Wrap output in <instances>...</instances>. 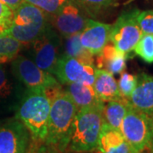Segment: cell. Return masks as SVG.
<instances>
[{"mask_svg":"<svg viewBox=\"0 0 153 153\" xmlns=\"http://www.w3.org/2000/svg\"><path fill=\"white\" fill-rule=\"evenodd\" d=\"M45 94L50 100V110L44 141L65 153L69 146L71 128L78 109L60 85L48 88Z\"/></svg>","mask_w":153,"mask_h":153,"instance_id":"6da1fadb","label":"cell"},{"mask_svg":"<svg viewBox=\"0 0 153 153\" xmlns=\"http://www.w3.org/2000/svg\"><path fill=\"white\" fill-rule=\"evenodd\" d=\"M104 103L79 109L71 128L68 147L76 153L90 152L98 147L99 138L103 126Z\"/></svg>","mask_w":153,"mask_h":153,"instance_id":"7a4b0ae2","label":"cell"},{"mask_svg":"<svg viewBox=\"0 0 153 153\" xmlns=\"http://www.w3.org/2000/svg\"><path fill=\"white\" fill-rule=\"evenodd\" d=\"M50 100L45 92L26 90L16 107V117L30 133L32 140L44 141L47 136Z\"/></svg>","mask_w":153,"mask_h":153,"instance_id":"3957f363","label":"cell"},{"mask_svg":"<svg viewBox=\"0 0 153 153\" xmlns=\"http://www.w3.org/2000/svg\"><path fill=\"white\" fill-rule=\"evenodd\" d=\"M49 16L36 6L24 1L13 11L10 24L2 33L16 39L22 44H31L50 26Z\"/></svg>","mask_w":153,"mask_h":153,"instance_id":"277c9868","label":"cell"},{"mask_svg":"<svg viewBox=\"0 0 153 153\" xmlns=\"http://www.w3.org/2000/svg\"><path fill=\"white\" fill-rule=\"evenodd\" d=\"M11 71L14 77L29 91L45 92L48 88L60 85L54 75L42 70L24 55H17L13 60Z\"/></svg>","mask_w":153,"mask_h":153,"instance_id":"5b68a950","label":"cell"},{"mask_svg":"<svg viewBox=\"0 0 153 153\" xmlns=\"http://www.w3.org/2000/svg\"><path fill=\"white\" fill-rule=\"evenodd\" d=\"M139 11L135 9L123 12L111 27L110 42L127 55L134 51L143 35L137 22Z\"/></svg>","mask_w":153,"mask_h":153,"instance_id":"8992f818","label":"cell"},{"mask_svg":"<svg viewBox=\"0 0 153 153\" xmlns=\"http://www.w3.org/2000/svg\"><path fill=\"white\" fill-rule=\"evenodd\" d=\"M29 45H31V60L42 70L54 75L60 56L59 51L61 40L52 25L50 24L47 30Z\"/></svg>","mask_w":153,"mask_h":153,"instance_id":"52a82bcc","label":"cell"},{"mask_svg":"<svg viewBox=\"0 0 153 153\" xmlns=\"http://www.w3.org/2000/svg\"><path fill=\"white\" fill-rule=\"evenodd\" d=\"M119 130L135 152L141 153L148 149L150 124L147 113L130 106L122 121Z\"/></svg>","mask_w":153,"mask_h":153,"instance_id":"ba28073f","label":"cell"},{"mask_svg":"<svg viewBox=\"0 0 153 153\" xmlns=\"http://www.w3.org/2000/svg\"><path fill=\"white\" fill-rule=\"evenodd\" d=\"M96 69L94 64L61 55L55 66L54 76L61 84L80 82L93 86Z\"/></svg>","mask_w":153,"mask_h":153,"instance_id":"9c48e42d","label":"cell"},{"mask_svg":"<svg viewBox=\"0 0 153 153\" xmlns=\"http://www.w3.org/2000/svg\"><path fill=\"white\" fill-rule=\"evenodd\" d=\"M31 140L27 128L16 118L0 125V153H27Z\"/></svg>","mask_w":153,"mask_h":153,"instance_id":"30bf717a","label":"cell"},{"mask_svg":"<svg viewBox=\"0 0 153 153\" xmlns=\"http://www.w3.org/2000/svg\"><path fill=\"white\" fill-rule=\"evenodd\" d=\"M49 20L52 27L64 38L81 33L88 18L76 4L70 1Z\"/></svg>","mask_w":153,"mask_h":153,"instance_id":"8fae6325","label":"cell"},{"mask_svg":"<svg viewBox=\"0 0 153 153\" xmlns=\"http://www.w3.org/2000/svg\"><path fill=\"white\" fill-rule=\"evenodd\" d=\"M111 25L88 18L85 27L79 33L82 47L93 55H98L110 42Z\"/></svg>","mask_w":153,"mask_h":153,"instance_id":"7c38bea8","label":"cell"},{"mask_svg":"<svg viewBox=\"0 0 153 153\" xmlns=\"http://www.w3.org/2000/svg\"><path fill=\"white\" fill-rule=\"evenodd\" d=\"M128 104L134 109L146 113L153 111V76L141 73L138 76V82L129 98Z\"/></svg>","mask_w":153,"mask_h":153,"instance_id":"4fadbf2b","label":"cell"},{"mask_svg":"<svg viewBox=\"0 0 153 153\" xmlns=\"http://www.w3.org/2000/svg\"><path fill=\"white\" fill-rule=\"evenodd\" d=\"M100 153H137L128 145L119 129H115L103 123L98 143Z\"/></svg>","mask_w":153,"mask_h":153,"instance_id":"5bb4252c","label":"cell"},{"mask_svg":"<svg viewBox=\"0 0 153 153\" xmlns=\"http://www.w3.org/2000/svg\"><path fill=\"white\" fill-rule=\"evenodd\" d=\"M23 93L22 88L8 74L5 68L0 66V111L16 109Z\"/></svg>","mask_w":153,"mask_h":153,"instance_id":"9a60e30c","label":"cell"},{"mask_svg":"<svg viewBox=\"0 0 153 153\" xmlns=\"http://www.w3.org/2000/svg\"><path fill=\"white\" fill-rule=\"evenodd\" d=\"M97 69L105 70L111 74H118L125 70L128 55L116 49L113 44H106L96 55Z\"/></svg>","mask_w":153,"mask_h":153,"instance_id":"2e32d148","label":"cell"},{"mask_svg":"<svg viewBox=\"0 0 153 153\" xmlns=\"http://www.w3.org/2000/svg\"><path fill=\"white\" fill-rule=\"evenodd\" d=\"M93 88L96 96L102 102L123 98L120 94L113 74L105 70L96 69Z\"/></svg>","mask_w":153,"mask_h":153,"instance_id":"e0dca14e","label":"cell"},{"mask_svg":"<svg viewBox=\"0 0 153 153\" xmlns=\"http://www.w3.org/2000/svg\"><path fill=\"white\" fill-rule=\"evenodd\" d=\"M65 91L76 105L77 109L103 103L96 96L93 86L80 82L65 84Z\"/></svg>","mask_w":153,"mask_h":153,"instance_id":"ac0fdd59","label":"cell"},{"mask_svg":"<svg viewBox=\"0 0 153 153\" xmlns=\"http://www.w3.org/2000/svg\"><path fill=\"white\" fill-rule=\"evenodd\" d=\"M130 105L125 98L115 100L104 103L102 109L103 123L115 129L120 128L122 121Z\"/></svg>","mask_w":153,"mask_h":153,"instance_id":"d6986e66","label":"cell"},{"mask_svg":"<svg viewBox=\"0 0 153 153\" xmlns=\"http://www.w3.org/2000/svg\"><path fill=\"white\" fill-rule=\"evenodd\" d=\"M64 39L65 42L63 44V55L76 58L88 64H94L93 55L84 49L81 44L79 33L64 38Z\"/></svg>","mask_w":153,"mask_h":153,"instance_id":"ffe728a7","label":"cell"},{"mask_svg":"<svg viewBox=\"0 0 153 153\" xmlns=\"http://www.w3.org/2000/svg\"><path fill=\"white\" fill-rule=\"evenodd\" d=\"M82 12L92 17H97L111 7L116 5L117 0H71Z\"/></svg>","mask_w":153,"mask_h":153,"instance_id":"44dd1931","label":"cell"},{"mask_svg":"<svg viewBox=\"0 0 153 153\" xmlns=\"http://www.w3.org/2000/svg\"><path fill=\"white\" fill-rule=\"evenodd\" d=\"M22 44L9 35L0 33V63L13 60L16 57Z\"/></svg>","mask_w":153,"mask_h":153,"instance_id":"7402d4cb","label":"cell"},{"mask_svg":"<svg viewBox=\"0 0 153 153\" xmlns=\"http://www.w3.org/2000/svg\"><path fill=\"white\" fill-rule=\"evenodd\" d=\"M134 51L146 63H153V34H143Z\"/></svg>","mask_w":153,"mask_h":153,"instance_id":"603a6c76","label":"cell"},{"mask_svg":"<svg viewBox=\"0 0 153 153\" xmlns=\"http://www.w3.org/2000/svg\"><path fill=\"white\" fill-rule=\"evenodd\" d=\"M44 12L49 18L55 15L60 9L71 0H24Z\"/></svg>","mask_w":153,"mask_h":153,"instance_id":"cb8c5ba5","label":"cell"},{"mask_svg":"<svg viewBox=\"0 0 153 153\" xmlns=\"http://www.w3.org/2000/svg\"><path fill=\"white\" fill-rule=\"evenodd\" d=\"M137 82L138 76L136 75H133L126 71L121 72L120 78L117 82V86L122 97L127 100L129 98V96L136 87Z\"/></svg>","mask_w":153,"mask_h":153,"instance_id":"d4e9b609","label":"cell"},{"mask_svg":"<svg viewBox=\"0 0 153 153\" xmlns=\"http://www.w3.org/2000/svg\"><path fill=\"white\" fill-rule=\"evenodd\" d=\"M137 22L143 34H153V10L139 11Z\"/></svg>","mask_w":153,"mask_h":153,"instance_id":"484cf974","label":"cell"},{"mask_svg":"<svg viewBox=\"0 0 153 153\" xmlns=\"http://www.w3.org/2000/svg\"><path fill=\"white\" fill-rule=\"evenodd\" d=\"M27 153H61L54 146L45 141L31 140Z\"/></svg>","mask_w":153,"mask_h":153,"instance_id":"4316f807","label":"cell"},{"mask_svg":"<svg viewBox=\"0 0 153 153\" xmlns=\"http://www.w3.org/2000/svg\"><path fill=\"white\" fill-rule=\"evenodd\" d=\"M12 17L13 11L0 1V29L2 32L10 26Z\"/></svg>","mask_w":153,"mask_h":153,"instance_id":"83f0119b","label":"cell"},{"mask_svg":"<svg viewBox=\"0 0 153 153\" xmlns=\"http://www.w3.org/2000/svg\"><path fill=\"white\" fill-rule=\"evenodd\" d=\"M149 115V124H150V140H149V145L148 149L153 153V111Z\"/></svg>","mask_w":153,"mask_h":153,"instance_id":"f1b7e54d","label":"cell"},{"mask_svg":"<svg viewBox=\"0 0 153 153\" xmlns=\"http://www.w3.org/2000/svg\"><path fill=\"white\" fill-rule=\"evenodd\" d=\"M2 3H4L7 5L12 11H15L19 6L24 2V0H0Z\"/></svg>","mask_w":153,"mask_h":153,"instance_id":"f546056e","label":"cell"},{"mask_svg":"<svg viewBox=\"0 0 153 153\" xmlns=\"http://www.w3.org/2000/svg\"><path fill=\"white\" fill-rule=\"evenodd\" d=\"M0 33H2V30L1 29H0Z\"/></svg>","mask_w":153,"mask_h":153,"instance_id":"4dcf8cb0","label":"cell"},{"mask_svg":"<svg viewBox=\"0 0 153 153\" xmlns=\"http://www.w3.org/2000/svg\"><path fill=\"white\" fill-rule=\"evenodd\" d=\"M71 153H76V152H71Z\"/></svg>","mask_w":153,"mask_h":153,"instance_id":"1f68e13d","label":"cell"}]
</instances>
